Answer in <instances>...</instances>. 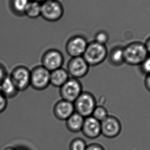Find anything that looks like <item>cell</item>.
<instances>
[{"label":"cell","mask_w":150,"mask_h":150,"mask_svg":"<svg viewBox=\"0 0 150 150\" xmlns=\"http://www.w3.org/2000/svg\"><path fill=\"white\" fill-rule=\"evenodd\" d=\"M125 62L132 66L142 64L149 56L144 44L142 42H132L123 47Z\"/></svg>","instance_id":"1"},{"label":"cell","mask_w":150,"mask_h":150,"mask_svg":"<svg viewBox=\"0 0 150 150\" xmlns=\"http://www.w3.org/2000/svg\"><path fill=\"white\" fill-rule=\"evenodd\" d=\"M108 54L106 45L94 41L88 43L82 57L90 67H95L103 62Z\"/></svg>","instance_id":"2"},{"label":"cell","mask_w":150,"mask_h":150,"mask_svg":"<svg viewBox=\"0 0 150 150\" xmlns=\"http://www.w3.org/2000/svg\"><path fill=\"white\" fill-rule=\"evenodd\" d=\"M73 103L75 112L84 118L92 116L97 105L95 96L91 93L83 91Z\"/></svg>","instance_id":"3"},{"label":"cell","mask_w":150,"mask_h":150,"mask_svg":"<svg viewBox=\"0 0 150 150\" xmlns=\"http://www.w3.org/2000/svg\"><path fill=\"white\" fill-rule=\"evenodd\" d=\"M64 13L63 5L58 0H48L41 4V17L45 21L57 22L62 18Z\"/></svg>","instance_id":"4"},{"label":"cell","mask_w":150,"mask_h":150,"mask_svg":"<svg viewBox=\"0 0 150 150\" xmlns=\"http://www.w3.org/2000/svg\"><path fill=\"white\" fill-rule=\"evenodd\" d=\"M50 71L42 65H38L30 71V85L33 89L42 91L50 85Z\"/></svg>","instance_id":"5"},{"label":"cell","mask_w":150,"mask_h":150,"mask_svg":"<svg viewBox=\"0 0 150 150\" xmlns=\"http://www.w3.org/2000/svg\"><path fill=\"white\" fill-rule=\"evenodd\" d=\"M83 92L82 85L79 79L69 78L60 88V95L63 100L71 102H75Z\"/></svg>","instance_id":"6"},{"label":"cell","mask_w":150,"mask_h":150,"mask_svg":"<svg viewBox=\"0 0 150 150\" xmlns=\"http://www.w3.org/2000/svg\"><path fill=\"white\" fill-rule=\"evenodd\" d=\"M64 62V57L62 52L56 48L46 50L41 58V65L50 72L62 67Z\"/></svg>","instance_id":"7"},{"label":"cell","mask_w":150,"mask_h":150,"mask_svg":"<svg viewBox=\"0 0 150 150\" xmlns=\"http://www.w3.org/2000/svg\"><path fill=\"white\" fill-rule=\"evenodd\" d=\"M9 75L19 92L27 90L30 85V70L25 66L15 67Z\"/></svg>","instance_id":"8"},{"label":"cell","mask_w":150,"mask_h":150,"mask_svg":"<svg viewBox=\"0 0 150 150\" xmlns=\"http://www.w3.org/2000/svg\"><path fill=\"white\" fill-rule=\"evenodd\" d=\"M88 44L86 39L83 35H73L67 41L65 50L71 58L82 57Z\"/></svg>","instance_id":"9"},{"label":"cell","mask_w":150,"mask_h":150,"mask_svg":"<svg viewBox=\"0 0 150 150\" xmlns=\"http://www.w3.org/2000/svg\"><path fill=\"white\" fill-rule=\"evenodd\" d=\"M90 66L82 57L71 58L67 65V70L70 77L79 79L88 74Z\"/></svg>","instance_id":"10"},{"label":"cell","mask_w":150,"mask_h":150,"mask_svg":"<svg viewBox=\"0 0 150 150\" xmlns=\"http://www.w3.org/2000/svg\"><path fill=\"white\" fill-rule=\"evenodd\" d=\"M122 125L117 117L108 115L101 122V132L102 135L108 138L116 137L121 133Z\"/></svg>","instance_id":"11"},{"label":"cell","mask_w":150,"mask_h":150,"mask_svg":"<svg viewBox=\"0 0 150 150\" xmlns=\"http://www.w3.org/2000/svg\"><path fill=\"white\" fill-rule=\"evenodd\" d=\"M81 132L84 136L89 139H96L101 134V122L91 116L84 119Z\"/></svg>","instance_id":"12"},{"label":"cell","mask_w":150,"mask_h":150,"mask_svg":"<svg viewBox=\"0 0 150 150\" xmlns=\"http://www.w3.org/2000/svg\"><path fill=\"white\" fill-rule=\"evenodd\" d=\"M53 112L57 119L60 120L66 121L75 112L74 105L73 102L61 99L55 104Z\"/></svg>","instance_id":"13"},{"label":"cell","mask_w":150,"mask_h":150,"mask_svg":"<svg viewBox=\"0 0 150 150\" xmlns=\"http://www.w3.org/2000/svg\"><path fill=\"white\" fill-rule=\"evenodd\" d=\"M67 69L63 67L50 72V84L56 88H60L69 79Z\"/></svg>","instance_id":"14"},{"label":"cell","mask_w":150,"mask_h":150,"mask_svg":"<svg viewBox=\"0 0 150 150\" xmlns=\"http://www.w3.org/2000/svg\"><path fill=\"white\" fill-rule=\"evenodd\" d=\"M85 118L75 112L66 120L67 129L73 133L81 131Z\"/></svg>","instance_id":"15"},{"label":"cell","mask_w":150,"mask_h":150,"mask_svg":"<svg viewBox=\"0 0 150 150\" xmlns=\"http://www.w3.org/2000/svg\"><path fill=\"white\" fill-rule=\"evenodd\" d=\"M0 92L8 99L14 98L19 91L8 75L0 86Z\"/></svg>","instance_id":"16"},{"label":"cell","mask_w":150,"mask_h":150,"mask_svg":"<svg viewBox=\"0 0 150 150\" xmlns=\"http://www.w3.org/2000/svg\"><path fill=\"white\" fill-rule=\"evenodd\" d=\"M108 55L109 62L114 67H119L125 63L123 47H114L110 50Z\"/></svg>","instance_id":"17"},{"label":"cell","mask_w":150,"mask_h":150,"mask_svg":"<svg viewBox=\"0 0 150 150\" xmlns=\"http://www.w3.org/2000/svg\"><path fill=\"white\" fill-rule=\"evenodd\" d=\"M30 0H9V7L11 12L18 17L25 16V12Z\"/></svg>","instance_id":"18"},{"label":"cell","mask_w":150,"mask_h":150,"mask_svg":"<svg viewBox=\"0 0 150 150\" xmlns=\"http://www.w3.org/2000/svg\"><path fill=\"white\" fill-rule=\"evenodd\" d=\"M41 4L30 0L25 12V16L30 19H37L41 17Z\"/></svg>","instance_id":"19"},{"label":"cell","mask_w":150,"mask_h":150,"mask_svg":"<svg viewBox=\"0 0 150 150\" xmlns=\"http://www.w3.org/2000/svg\"><path fill=\"white\" fill-rule=\"evenodd\" d=\"M108 115V111L104 106L102 105H97L93 112L92 116L101 122L104 120Z\"/></svg>","instance_id":"20"},{"label":"cell","mask_w":150,"mask_h":150,"mask_svg":"<svg viewBox=\"0 0 150 150\" xmlns=\"http://www.w3.org/2000/svg\"><path fill=\"white\" fill-rule=\"evenodd\" d=\"M87 146L84 140L81 138H76L71 142L69 150H86Z\"/></svg>","instance_id":"21"},{"label":"cell","mask_w":150,"mask_h":150,"mask_svg":"<svg viewBox=\"0 0 150 150\" xmlns=\"http://www.w3.org/2000/svg\"><path fill=\"white\" fill-rule=\"evenodd\" d=\"M109 40V35L106 31L103 30L98 31L95 35L94 41L99 44L105 45Z\"/></svg>","instance_id":"22"},{"label":"cell","mask_w":150,"mask_h":150,"mask_svg":"<svg viewBox=\"0 0 150 150\" xmlns=\"http://www.w3.org/2000/svg\"><path fill=\"white\" fill-rule=\"evenodd\" d=\"M140 69L143 74L146 75L150 74V56H148L146 59L140 65Z\"/></svg>","instance_id":"23"},{"label":"cell","mask_w":150,"mask_h":150,"mask_svg":"<svg viewBox=\"0 0 150 150\" xmlns=\"http://www.w3.org/2000/svg\"><path fill=\"white\" fill-rule=\"evenodd\" d=\"M7 104V99L0 92V114L6 110Z\"/></svg>","instance_id":"24"},{"label":"cell","mask_w":150,"mask_h":150,"mask_svg":"<svg viewBox=\"0 0 150 150\" xmlns=\"http://www.w3.org/2000/svg\"><path fill=\"white\" fill-rule=\"evenodd\" d=\"M8 76L6 69L4 65L0 63V86L5 79V78Z\"/></svg>","instance_id":"25"},{"label":"cell","mask_w":150,"mask_h":150,"mask_svg":"<svg viewBox=\"0 0 150 150\" xmlns=\"http://www.w3.org/2000/svg\"><path fill=\"white\" fill-rule=\"evenodd\" d=\"M86 150H105L104 147L98 143L90 144L86 146Z\"/></svg>","instance_id":"26"},{"label":"cell","mask_w":150,"mask_h":150,"mask_svg":"<svg viewBox=\"0 0 150 150\" xmlns=\"http://www.w3.org/2000/svg\"><path fill=\"white\" fill-rule=\"evenodd\" d=\"M144 85L146 88L150 92V74L146 76L144 79Z\"/></svg>","instance_id":"27"},{"label":"cell","mask_w":150,"mask_h":150,"mask_svg":"<svg viewBox=\"0 0 150 150\" xmlns=\"http://www.w3.org/2000/svg\"><path fill=\"white\" fill-rule=\"evenodd\" d=\"M144 44L149 56H150V37L146 39V42L144 43Z\"/></svg>","instance_id":"28"},{"label":"cell","mask_w":150,"mask_h":150,"mask_svg":"<svg viewBox=\"0 0 150 150\" xmlns=\"http://www.w3.org/2000/svg\"><path fill=\"white\" fill-rule=\"evenodd\" d=\"M32 1H34L35 2H37L40 3L41 4H42L43 3L45 2L46 1H47L48 0H32Z\"/></svg>","instance_id":"29"},{"label":"cell","mask_w":150,"mask_h":150,"mask_svg":"<svg viewBox=\"0 0 150 150\" xmlns=\"http://www.w3.org/2000/svg\"><path fill=\"white\" fill-rule=\"evenodd\" d=\"M16 150V148L14 147H11V146H9V147H7V148L5 149L4 150Z\"/></svg>","instance_id":"30"},{"label":"cell","mask_w":150,"mask_h":150,"mask_svg":"<svg viewBox=\"0 0 150 150\" xmlns=\"http://www.w3.org/2000/svg\"><path fill=\"white\" fill-rule=\"evenodd\" d=\"M15 150H28L25 148H23V147H19V148H16Z\"/></svg>","instance_id":"31"}]
</instances>
